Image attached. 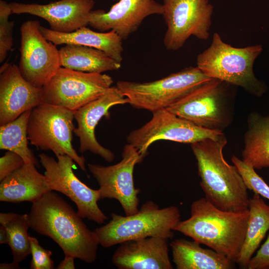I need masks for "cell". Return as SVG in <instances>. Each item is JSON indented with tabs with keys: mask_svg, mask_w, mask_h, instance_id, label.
Wrapping results in <instances>:
<instances>
[{
	"mask_svg": "<svg viewBox=\"0 0 269 269\" xmlns=\"http://www.w3.org/2000/svg\"><path fill=\"white\" fill-rule=\"evenodd\" d=\"M43 103L41 88L22 76L15 64L5 63L0 70V126Z\"/></svg>",
	"mask_w": 269,
	"mask_h": 269,
	"instance_id": "18",
	"label": "cell"
},
{
	"mask_svg": "<svg viewBox=\"0 0 269 269\" xmlns=\"http://www.w3.org/2000/svg\"><path fill=\"white\" fill-rule=\"evenodd\" d=\"M249 217V208L239 212L224 211L204 197L192 203L190 217L180 221L174 231L236 263L245 240Z\"/></svg>",
	"mask_w": 269,
	"mask_h": 269,
	"instance_id": "3",
	"label": "cell"
},
{
	"mask_svg": "<svg viewBox=\"0 0 269 269\" xmlns=\"http://www.w3.org/2000/svg\"><path fill=\"white\" fill-rule=\"evenodd\" d=\"M249 217L243 246L236 263L247 266L269 230V205L261 196L255 193L250 198Z\"/></svg>",
	"mask_w": 269,
	"mask_h": 269,
	"instance_id": "25",
	"label": "cell"
},
{
	"mask_svg": "<svg viewBox=\"0 0 269 269\" xmlns=\"http://www.w3.org/2000/svg\"><path fill=\"white\" fill-rule=\"evenodd\" d=\"M113 82L105 74L60 67L41 88L43 102L75 111L101 97Z\"/></svg>",
	"mask_w": 269,
	"mask_h": 269,
	"instance_id": "9",
	"label": "cell"
},
{
	"mask_svg": "<svg viewBox=\"0 0 269 269\" xmlns=\"http://www.w3.org/2000/svg\"><path fill=\"white\" fill-rule=\"evenodd\" d=\"M168 239L146 237L120 244L112 257L120 269H172L169 256Z\"/></svg>",
	"mask_w": 269,
	"mask_h": 269,
	"instance_id": "19",
	"label": "cell"
},
{
	"mask_svg": "<svg viewBox=\"0 0 269 269\" xmlns=\"http://www.w3.org/2000/svg\"><path fill=\"white\" fill-rule=\"evenodd\" d=\"M31 110L0 126V149L14 152L21 156L25 163H32L39 167L38 160L28 146L27 127Z\"/></svg>",
	"mask_w": 269,
	"mask_h": 269,
	"instance_id": "26",
	"label": "cell"
},
{
	"mask_svg": "<svg viewBox=\"0 0 269 269\" xmlns=\"http://www.w3.org/2000/svg\"><path fill=\"white\" fill-rule=\"evenodd\" d=\"M56 157L57 161L44 153L39 154L50 188L68 197L76 204L77 212L83 219L99 224L103 223L108 217L98 205L101 200L99 190L90 188L75 175L73 171L74 161L72 157L66 154Z\"/></svg>",
	"mask_w": 269,
	"mask_h": 269,
	"instance_id": "11",
	"label": "cell"
},
{
	"mask_svg": "<svg viewBox=\"0 0 269 269\" xmlns=\"http://www.w3.org/2000/svg\"><path fill=\"white\" fill-rule=\"evenodd\" d=\"M19 264L12 262L11 263H1L0 269H16L19 268Z\"/></svg>",
	"mask_w": 269,
	"mask_h": 269,
	"instance_id": "35",
	"label": "cell"
},
{
	"mask_svg": "<svg viewBox=\"0 0 269 269\" xmlns=\"http://www.w3.org/2000/svg\"><path fill=\"white\" fill-rule=\"evenodd\" d=\"M231 160L243 178L247 189L269 200V185L255 169L235 155L232 156Z\"/></svg>",
	"mask_w": 269,
	"mask_h": 269,
	"instance_id": "28",
	"label": "cell"
},
{
	"mask_svg": "<svg viewBox=\"0 0 269 269\" xmlns=\"http://www.w3.org/2000/svg\"><path fill=\"white\" fill-rule=\"evenodd\" d=\"M28 217L30 228L52 239L65 255L88 264L95 261L100 244L97 235L56 193L48 192L32 203Z\"/></svg>",
	"mask_w": 269,
	"mask_h": 269,
	"instance_id": "1",
	"label": "cell"
},
{
	"mask_svg": "<svg viewBox=\"0 0 269 269\" xmlns=\"http://www.w3.org/2000/svg\"><path fill=\"white\" fill-rule=\"evenodd\" d=\"M151 120L127 136L128 143L144 158L150 145L159 140L192 144L207 138H215L223 132L198 127L166 109L152 112Z\"/></svg>",
	"mask_w": 269,
	"mask_h": 269,
	"instance_id": "13",
	"label": "cell"
},
{
	"mask_svg": "<svg viewBox=\"0 0 269 269\" xmlns=\"http://www.w3.org/2000/svg\"><path fill=\"white\" fill-rule=\"evenodd\" d=\"M9 236L6 229L2 225L0 226V244L8 245Z\"/></svg>",
	"mask_w": 269,
	"mask_h": 269,
	"instance_id": "34",
	"label": "cell"
},
{
	"mask_svg": "<svg viewBox=\"0 0 269 269\" xmlns=\"http://www.w3.org/2000/svg\"><path fill=\"white\" fill-rule=\"evenodd\" d=\"M162 5L167 26L163 43L167 50H179L191 36L209 38L214 11L209 0H163Z\"/></svg>",
	"mask_w": 269,
	"mask_h": 269,
	"instance_id": "10",
	"label": "cell"
},
{
	"mask_svg": "<svg viewBox=\"0 0 269 269\" xmlns=\"http://www.w3.org/2000/svg\"><path fill=\"white\" fill-rule=\"evenodd\" d=\"M74 111L41 103L31 110L27 127L28 139L37 149L51 150L57 156L68 155L86 172L85 159L72 145Z\"/></svg>",
	"mask_w": 269,
	"mask_h": 269,
	"instance_id": "8",
	"label": "cell"
},
{
	"mask_svg": "<svg viewBox=\"0 0 269 269\" xmlns=\"http://www.w3.org/2000/svg\"><path fill=\"white\" fill-rule=\"evenodd\" d=\"M94 0H60L46 4L9 3L12 14H29L44 19L50 29L70 33L87 26Z\"/></svg>",
	"mask_w": 269,
	"mask_h": 269,
	"instance_id": "17",
	"label": "cell"
},
{
	"mask_svg": "<svg viewBox=\"0 0 269 269\" xmlns=\"http://www.w3.org/2000/svg\"><path fill=\"white\" fill-rule=\"evenodd\" d=\"M40 29L45 38L56 45L72 44L95 48L119 63L123 61V39L114 30L99 32L85 26L72 32L62 33L41 25Z\"/></svg>",
	"mask_w": 269,
	"mask_h": 269,
	"instance_id": "21",
	"label": "cell"
},
{
	"mask_svg": "<svg viewBox=\"0 0 269 269\" xmlns=\"http://www.w3.org/2000/svg\"><path fill=\"white\" fill-rule=\"evenodd\" d=\"M12 14L9 3L0 0V62L6 58L8 51L13 45L12 32L14 21H9L8 18Z\"/></svg>",
	"mask_w": 269,
	"mask_h": 269,
	"instance_id": "29",
	"label": "cell"
},
{
	"mask_svg": "<svg viewBox=\"0 0 269 269\" xmlns=\"http://www.w3.org/2000/svg\"><path fill=\"white\" fill-rule=\"evenodd\" d=\"M263 50L260 44L233 47L215 32L209 47L197 56V67L209 78L241 87L250 94L259 97L266 92L267 87L255 76L253 65Z\"/></svg>",
	"mask_w": 269,
	"mask_h": 269,
	"instance_id": "4",
	"label": "cell"
},
{
	"mask_svg": "<svg viewBox=\"0 0 269 269\" xmlns=\"http://www.w3.org/2000/svg\"><path fill=\"white\" fill-rule=\"evenodd\" d=\"M59 53L61 67L78 71L102 73L121 67V63L104 51L88 46L66 44Z\"/></svg>",
	"mask_w": 269,
	"mask_h": 269,
	"instance_id": "24",
	"label": "cell"
},
{
	"mask_svg": "<svg viewBox=\"0 0 269 269\" xmlns=\"http://www.w3.org/2000/svg\"><path fill=\"white\" fill-rule=\"evenodd\" d=\"M108 223L94 231L100 245L110 248L124 242L146 237L171 239L174 228L181 221L179 209L175 206L160 208L152 201L143 203L132 215L122 216L113 213Z\"/></svg>",
	"mask_w": 269,
	"mask_h": 269,
	"instance_id": "5",
	"label": "cell"
},
{
	"mask_svg": "<svg viewBox=\"0 0 269 269\" xmlns=\"http://www.w3.org/2000/svg\"><path fill=\"white\" fill-rule=\"evenodd\" d=\"M244 135L242 160L255 169L269 167V114H250Z\"/></svg>",
	"mask_w": 269,
	"mask_h": 269,
	"instance_id": "23",
	"label": "cell"
},
{
	"mask_svg": "<svg viewBox=\"0 0 269 269\" xmlns=\"http://www.w3.org/2000/svg\"><path fill=\"white\" fill-rule=\"evenodd\" d=\"M211 79L197 66H190L155 81H120L116 86L133 107L152 113L167 109Z\"/></svg>",
	"mask_w": 269,
	"mask_h": 269,
	"instance_id": "7",
	"label": "cell"
},
{
	"mask_svg": "<svg viewBox=\"0 0 269 269\" xmlns=\"http://www.w3.org/2000/svg\"><path fill=\"white\" fill-rule=\"evenodd\" d=\"M172 261L177 269H232L234 263L212 249L185 239H176L170 243Z\"/></svg>",
	"mask_w": 269,
	"mask_h": 269,
	"instance_id": "22",
	"label": "cell"
},
{
	"mask_svg": "<svg viewBox=\"0 0 269 269\" xmlns=\"http://www.w3.org/2000/svg\"><path fill=\"white\" fill-rule=\"evenodd\" d=\"M24 160L16 153L7 150L0 158V181L25 164Z\"/></svg>",
	"mask_w": 269,
	"mask_h": 269,
	"instance_id": "31",
	"label": "cell"
},
{
	"mask_svg": "<svg viewBox=\"0 0 269 269\" xmlns=\"http://www.w3.org/2000/svg\"><path fill=\"white\" fill-rule=\"evenodd\" d=\"M127 103H129L128 99L117 87L111 86L101 97L74 111L77 128H74L73 132L79 138L80 152L89 151L108 162L114 160V154L102 146L96 139L95 128L103 117L110 118L109 110L111 108Z\"/></svg>",
	"mask_w": 269,
	"mask_h": 269,
	"instance_id": "16",
	"label": "cell"
},
{
	"mask_svg": "<svg viewBox=\"0 0 269 269\" xmlns=\"http://www.w3.org/2000/svg\"><path fill=\"white\" fill-rule=\"evenodd\" d=\"M122 156V160L114 165L104 166L88 164V166L100 186L101 200H118L125 215H131L139 210L140 190L134 186L133 173L134 166L141 163L143 157L129 143L125 146Z\"/></svg>",
	"mask_w": 269,
	"mask_h": 269,
	"instance_id": "12",
	"label": "cell"
},
{
	"mask_svg": "<svg viewBox=\"0 0 269 269\" xmlns=\"http://www.w3.org/2000/svg\"><path fill=\"white\" fill-rule=\"evenodd\" d=\"M75 258L71 255H65L64 259L58 265L57 269H74V259Z\"/></svg>",
	"mask_w": 269,
	"mask_h": 269,
	"instance_id": "33",
	"label": "cell"
},
{
	"mask_svg": "<svg viewBox=\"0 0 269 269\" xmlns=\"http://www.w3.org/2000/svg\"><path fill=\"white\" fill-rule=\"evenodd\" d=\"M246 269H269V234L256 254L252 257Z\"/></svg>",
	"mask_w": 269,
	"mask_h": 269,
	"instance_id": "32",
	"label": "cell"
},
{
	"mask_svg": "<svg viewBox=\"0 0 269 269\" xmlns=\"http://www.w3.org/2000/svg\"><path fill=\"white\" fill-rule=\"evenodd\" d=\"M36 20L24 22L20 27L21 40L19 69L33 86L42 88L61 67L56 45L42 34Z\"/></svg>",
	"mask_w": 269,
	"mask_h": 269,
	"instance_id": "14",
	"label": "cell"
},
{
	"mask_svg": "<svg viewBox=\"0 0 269 269\" xmlns=\"http://www.w3.org/2000/svg\"><path fill=\"white\" fill-rule=\"evenodd\" d=\"M224 133L191 144L197 163L200 185L205 197L224 211L239 212L249 208L248 189L236 167L225 160L227 143Z\"/></svg>",
	"mask_w": 269,
	"mask_h": 269,
	"instance_id": "2",
	"label": "cell"
},
{
	"mask_svg": "<svg viewBox=\"0 0 269 269\" xmlns=\"http://www.w3.org/2000/svg\"><path fill=\"white\" fill-rule=\"evenodd\" d=\"M32 260L30 262L31 269H53V261L51 258V251L41 247L37 239L29 236Z\"/></svg>",
	"mask_w": 269,
	"mask_h": 269,
	"instance_id": "30",
	"label": "cell"
},
{
	"mask_svg": "<svg viewBox=\"0 0 269 269\" xmlns=\"http://www.w3.org/2000/svg\"><path fill=\"white\" fill-rule=\"evenodd\" d=\"M163 12L162 4L154 0H119L107 12L92 10L88 25L101 32L114 30L125 40L138 28L146 17L162 15Z\"/></svg>",
	"mask_w": 269,
	"mask_h": 269,
	"instance_id": "15",
	"label": "cell"
},
{
	"mask_svg": "<svg viewBox=\"0 0 269 269\" xmlns=\"http://www.w3.org/2000/svg\"><path fill=\"white\" fill-rule=\"evenodd\" d=\"M113 1H118L119 0H113Z\"/></svg>",
	"mask_w": 269,
	"mask_h": 269,
	"instance_id": "36",
	"label": "cell"
},
{
	"mask_svg": "<svg viewBox=\"0 0 269 269\" xmlns=\"http://www.w3.org/2000/svg\"><path fill=\"white\" fill-rule=\"evenodd\" d=\"M0 224L8 232V245L13 256V262L19 264L31 254L29 236L27 234L30 227L28 214L1 212Z\"/></svg>",
	"mask_w": 269,
	"mask_h": 269,
	"instance_id": "27",
	"label": "cell"
},
{
	"mask_svg": "<svg viewBox=\"0 0 269 269\" xmlns=\"http://www.w3.org/2000/svg\"><path fill=\"white\" fill-rule=\"evenodd\" d=\"M36 166L25 163L0 181V201L19 203L28 201L33 203L46 193L52 191L44 175L39 173Z\"/></svg>",
	"mask_w": 269,
	"mask_h": 269,
	"instance_id": "20",
	"label": "cell"
},
{
	"mask_svg": "<svg viewBox=\"0 0 269 269\" xmlns=\"http://www.w3.org/2000/svg\"><path fill=\"white\" fill-rule=\"evenodd\" d=\"M234 86L211 79L166 109L198 127L223 132L233 118Z\"/></svg>",
	"mask_w": 269,
	"mask_h": 269,
	"instance_id": "6",
	"label": "cell"
}]
</instances>
